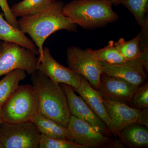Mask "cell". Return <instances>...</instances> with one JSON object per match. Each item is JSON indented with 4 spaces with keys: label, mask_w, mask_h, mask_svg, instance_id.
<instances>
[{
    "label": "cell",
    "mask_w": 148,
    "mask_h": 148,
    "mask_svg": "<svg viewBox=\"0 0 148 148\" xmlns=\"http://www.w3.org/2000/svg\"><path fill=\"white\" fill-rule=\"evenodd\" d=\"M64 5L63 2L55 1L49 8L42 12L21 17L18 21L19 29L30 36L38 48L39 57L42 55L44 44L50 35L62 30L77 31L76 24L64 15Z\"/></svg>",
    "instance_id": "1"
},
{
    "label": "cell",
    "mask_w": 148,
    "mask_h": 148,
    "mask_svg": "<svg viewBox=\"0 0 148 148\" xmlns=\"http://www.w3.org/2000/svg\"><path fill=\"white\" fill-rule=\"evenodd\" d=\"M32 85L38 98V113L67 127L71 114L63 88L37 71L32 75Z\"/></svg>",
    "instance_id": "2"
},
{
    "label": "cell",
    "mask_w": 148,
    "mask_h": 148,
    "mask_svg": "<svg viewBox=\"0 0 148 148\" xmlns=\"http://www.w3.org/2000/svg\"><path fill=\"white\" fill-rule=\"evenodd\" d=\"M109 0H73L65 5L64 15L74 24L94 29L116 21L119 18Z\"/></svg>",
    "instance_id": "3"
},
{
    "label": "cell",
    "mask_w": 148,
    "mask_h": 148,
    "mask_svg": "<svg viewBox=\"0 0 148 148\" xmlns=\"http://www.w3.org/2000/svg\"><path fill=\"white\" fill-rule=\"evenodd\" d=\"M38 94L32 85L18 86L1 107L3 121L6 123L32 122L38 113Z\"/></svg>",
    "instance_id": "4"
},
{
    "label": "cell",
    "mask_w": 148,
    "mask_h": 148,
    "mask_svg": "<svg viewBox=\"0 0 148 148\" xmlns=\"http://www.w3.org/2000/svg\"><path fill=\"white\" fill-rule=\"evenodd\" d=\"M38 58L31 51L14 43L0 42V77L16 69L29 75L38 70Z\"/></svg>",
    "instance_id": "5"
},
{
    "label": "cell",
    "mask_w": 148,
    "mask_h": 148,
    "mask_svg": "<svg viewBox=\"0 0 148 148\" xmlns=\"http://www.w3.org/2000/svg\"><path fill=\"white\" fill-rule=\"evenodd\" d=\"M41 133L32 122L0 124V148H38Z\"/></svg>",
    "instance_id": "6"
},
{
    "label": "cell",
    "mask_w": 148,
    "mask_h": 148,
    "mask_svg": "<svg viewBox=\"0 0 148 148\" xmlns=\"http://www.w3.org/2000/svg\"><path fill=\"white\" fill-rule=\"evenodd\" d=\"M66 58L69 68L84 77L97 90L102 73L101 61L95 58L87 49L83 50L75 46L67 49Z\"/></svg>",
    "instance_id": "7"
},
{
    "label": "cell",
    "mask_w": 148,
    "mask_h": 148,
    "mask_svg": "<svg viewBox=\"0 0 148 148\" xmlns=\"http://www.w3.org/2000/svg\"><path fill=\"white\" fill-rule=\"evenodd\" d=\"M72 142L85 148L121 147V142H114L86 122L71 115L67 125Z\"/></svg>",
    "instance_id": "8"
},
{
    "label": "cell",
    "mask_w": 148,
    "mask_h": 148,
    "mask_svg": "<svg viewBox=\"0 0 148 148\" xmlns=\"http://www.w3.org/2000/svg\"><path fill=\"white\" fill-rule=\"evenodd\" d=\"M102 73L117 77L132 84L140 86L147 79L148 70V47L144 49L139 58L118 65L101 62Z\"/></svg>",
    "instance_id": "9"
},
{
    "label": "cell",
    "mask_w": 148,
    "mask_h": 148,
    "mask_svg": "<svg viewBox=\"0 0 148 148\" xmlns=\"http://www.w3.org/2000/svg\"><path fill=\"white\" fill-rule=\"evenodd\" d=\"M102 101L118 136L125 127L133 123L148 127V109H136L125 103L103 98Z\"/></svg>",
    "instance_id": "10"
},
{
    "label": "cell",
    "mask_w": 148,
    "mask_h": 148,
    "mask_svg": "<svg viewBox=\"0 0 148 148\" xmlns=\"http://www.w3.org/2000/svg\"><path fill=\"white\" fill-rule=\"evenodd\" d=\"M38 71L56 83L65 84L75 88L79 87L82 77L56 61L47 47H44L42 55L39 57Z\"/></svg>",
    "instance_id": "11"
},
{
    "label": "cell",
    "mask_w": 148,
    "mask_h": 148,
    "mask_svg": "<svg viewBox=\"0 0 148 148\" xmlns=\"http://www.w3.org/2000/svg\"><path fill=\"white\" fill-rule=\"evenodd\" d=\"M60 85L65 92L71 115L86 122L106 136L112 135L106 124L92 112L83 99L75 94L72 86L65 84H60Z\"/></svg>",
    "instance_id": "12"
},
{
    "label": "cell",
    "mask_w": 148,
    "mask_h": 148,
    "mask_svg": "<svg viewBox=\"0 0 148 148\" xmlns=\"http://www.w3.org/2000/svg\"><path fill=\"white\" fill-rule=\"evenodd\" d=\"M139 86L120 78L102 74L97 90L104 99L129 106L132 96Z\"/></svg>",
    "instance_id": "13"
},
{
    "label": "cell",
    "mask_w": 148,
    "mask_h": 148,
    "mask_svg": "<svg viewBox=\"0 0 148 148\" xmlns=\"http://www.w3.org/2000/svg\"><path fill=\"white\" fill-rule=\"evenodd\" d=\"M73 89L75 92L79 94L95 114L106 124L112 135L115 137L118 136L107 113L102 97L98 90L93 88L87 80L83 76L79 87Z\"/></svg>",
    "instance_id": "14"
},
{
    "label": "cell",
    "mask_w": 148,
    "mask_h": 148,
    "mask_svg": "<svg viewBox=\"0 0 148 148\" xmlns=\"http://www.w3.org/2000/svg\"><path fill=\"white\" fill-rule=\"evenodd\" d=\"M0 40L6 42L18 44L31 51L35 55H39L36 46L18 28L13 27L0 14Z\"/></svg>",
    "instance_id": "15"
},
{
    "label": "cell",
    "mask_w": 148,
    "mask_h": 148,
    "mask_svg": "<svg viewBox=\"0 0 148 148\" xmlns=\"http://www.w3.org/2000/svg\"><path fill=\"white\" fill-rule=\"evenodd\" d=\"M121 143L129 148H148L147 127L139 123L127 125L118 135Z\"/></svg>",
    "instance_id": "16"
},
{
    "label": "cell",
    "mask_w": 148,
    "mask_h": 148,
    "mask_svg": "<svg viewBox=\"0 0 148 148\" xmlns=\"http://www.w3.org/2000/svg\"><path fill=\"white\" fill-rule=\"evenodd\" d=\"M41 134L53 138L72 142L71 132L68 127L39 113L32 121Z\"/></svg>",
    "instance_id": "17"
},
{
    "label": "cell",
    "mask_w": 148,
    "mask_h": 148,
    "mask_svg": "<svg viewBox=\"0 0 148 148\" xmlns=\"http://www.w3.org/2000/svg\"><path fill=\"white\" fill-rule=\"evenodd\" d=\"M54 1L53 0H23L14 5L10 9L15 18L24 17L42 12L49 8Z\"/></svg>",
    "instance_id": "18"
},
{
    "label": "cell",
    "mask_w": 148,
    "mask_h": 148,
    "mask_svg": "<svg viewBox=\"0 0 148 148\" xmlns=\"http://www.w3.org/2000/svg\"><path fill=\"white\" fill-rule=\"evenodd\" d=\"M26 71L16 69L5 75L0 80V104H3L19 86L20 82L27 77Z\"/></svg>",
    "instance_id": "19"
},
{
    "label": "cell",
    "mask_w": 148,
    "mask_h": 148,
    "mask_svg": "<svg viewBox=\"0 0 148 148\" xmlns=\"http://www.w3.org/2000/svg\"><path fill=\"white\" fill-rule=\"evenodd\" d=\"M114 42V41H110L108 45L101 49H86L99 61L106 64L118 65L125 63L127 61L117 48Z\"/></svg>",
    "instance_id": "20"
},
{
    "label": "cell",
    "mask_w": 148,
    "mask_h": 148,
    "mask_svg": "<svg viewBox=\"0 0 148 148\" xmlns=\"http://www.w3.org/2000/svg\"><path fill=\"white\" fill-rule=\"evenodd\" d=\"M118 4L132 12L141 29L148 27V0H119Z\"/></svg>",
    "instance_id": "21"
},
{
    "label": "cell",
    "mask_w": 148,
    "mask_h": 148,
    "mask_svg": "<svg viewBox=\"0 0 148 148\" xmlns=\"http://www.w3.org/2000/svg\"><path fill=\"white\" fill-rule=\"evenodd\" d=\"M114 44L127 61L137 59L141 56L143 52L140 46L139 34L129 41L125 40L123 38H121Z\"/></svg>",
    "instance_id": "22"
},
{
    "label": "cell",
    "mask_w": 148,
    "mask_h": 148,
    "mask_svg": "<svg viewBox=\"0 0 148 148\" xmlns=\"http://www.w3.org/2000/svg\"><path fill=\"white\" fill-rule=\"evenodd\" d=\"M40 148H85L83 146L68 140L49 138L41 134L39 142Z\"/></svg>",
    "instance_id": "23"
},
{
    "label": "cell",
    "mask_w": 148,
    "mask_h": 148,
    "mask_svg": "<svg viewBox=\"0 0 148 148\" xmlns=\"http://www.w3.org/2000/svg\"><path fill=\"white\" fill-rule=\"evenodd\" d=\"M129 106L141 110L148 109V82L138 86L132 96Z\"/></svg>",
    "instance_id": "24"
},
{
    "label": "cell",
    "mask_w": 148,
    "mask_h": 148,
    "mask_svg": "<svg viewBox=\"0 0 148 148\" xmlns=\"http://www.w3.org/2000/svg\"><path fill=\"white\" fill-rule=\"evenodd\" d=\"M0 7L3 12L6 21L13 27L19 29L18 21L12 14L7 0H0Z\"/></svg>",
    "instance_id": "25"
},
{
    "label": "cell",
    "mask_w": 148,
    "mask_h": 148,
    "mask_svg": "<svg viewBox=\"0 0 148 148\" xmlns=\"http://www.w3.org/2000/svg\"><path fill=\"white\" fill-rule=\"evenodd\" d=\"M2 106V104H0V124L1 123H2L3 122L2 118V116L1 114V107Z\"/></svg>",
    "instance_id": "26"
},
{
    "label": "cell",
    "mask_w": 148,
    "mask_h": 148,
    "mask_svg": "<svg viewBox=\"0 0 148 148\" xmlns=\"http://www.w3.org/2000/svg\"><path fill=\"white\" fill-rule=\"evenodd\" d=\"M109 1H111L112 2V3H113V4H119V0H109Z\"/></svg>",
    "instance_id": "27"
},
{
    "label": "cell",
    "mask_w": 148,
    "mask_h": 148,
    "mask_svg": "<svg viewBox=\"0 0 148 148\" xmlns=\"http://www.w3.org/2000/svg\"><path fill=\"white\" fill-rule=\"evenodd\" d=\"M53 1H55V0H53Z\"/></svg>",
    "instance_id": "28"
}]
</instances>
